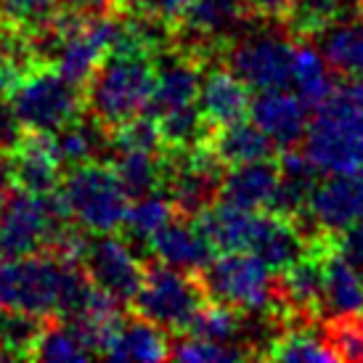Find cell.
Segmentation results:
<instances>
[{
  "mask_svg": "<svg viewBox=\"0 0 363 363\" xmlns=\"http://www.w3.org/2000/svg\"><path fill=\"white\" fill-rule=\"evenodd\" d=\"M93 281L77 262L51 252L0 257V308L24 311L40 318H67L91 292Z\"/></svg>",
  "mask_w": 363,
  "mask_h": 363,
  "instance_id": "cell-1",
  "label": "cell"
},
{
  "mask_svg": "<svg viewBox=\"0 0 363 363\" xmlns=\"http://www.w3.org/2000/svg\"><path fill=\"white\" fill-rule=\"evenodd\" d=\"M303 152L323 175L363 170V77H347L315 109Z\"/></svg>",
  "mask_w": 363,
  "mask_h": 363,
  "instance_id": "cell-2",
  "label": "cell"
},
{
  "mask_svg": "<svg viewBox=\"0 0 363 363\" xmlns=\"http://www.w3.org/2000/svg\"><path fill=\"white\" fill-rule=\"evenodd\" d=\"M154 85L157 67L152 53L111 51L85 82V111L111 130L149 109Z\"/></svg>",
  "mask_w": 363,
  "mask_h": 363,
  "instance_id": "cell-3",
  "label": "cell"
},
{
  "mask_svg": "<svg viewBox=\"0 0 363 363\" xmlns=\"http://www.w3.org/2000/svg\"><path fill=\"white\" fill-rule=\"evenodd\" d=\"M59 194L72 220L96 236L120 231L130 210V194L125 191L114 167H106L104 162L72 164L61 178Z\"/></svg>",
  "mask_w": 363,
  "mask_h": 363,
  "instance_id": "cell-4",
  "label": "cell"
},
{
  "mask_svg": "<svg viewBox=\"0 0 363 363\" xmlns=\"http://www.w3.org/2000/svg\"><path fill=\"white\" fill-rule=\"evenodd\" d=\"M24 130L56 133L85 109L82 88L69 82L51 64H35L6 99Z\"/></svg>",
  "mask_w": 363,
  "mask_h": 363,
  "instance_id": "cell-5",
  "label": "cell"
},
{
  "mask_svg": "<svg viewBox=\"0 0 363 363\" xmlns=\"http://www.w3.org/2000/svg\"><path fill=\"white\" fill-rule=\"evenodd\" d=\"M210 300H220L242 313H276V276L255 252H225L199 271Z\"/></svg>",
  "mask_w": 363,
  "mask_h": 363,
  "instance_id": "cell-6",
  "label": "cell"
},
{
  "mask_svg": "<svg viewBox=\"0 0 363 363\" xmlns=\"http://www.w3.org/2000/svg\"><path fill=\"white\" fill-rule=\"evenodd\" d=\"M72 220L59 189L53 194L13 191L6 196L0 210V257H24L45 252L53 231Z\"/></svg>",
  "mask_w": 363,
  "mask_h": 363,
  "instance_id": "cell-7",
  "label": "cell"
},
{
  "mask_svg": "<svg viewBox=\"0 0 363 363\" xmlns=\"http://www.w3.org/2000/svg\"><path fill=\"white\" fill-rule=\"evenodd\" d=\"M207 300L210 297L204 292L199 273L178 271V268L160 262V265L146 268L141 289L133 300V311L162 326L164 332L183 334L191 315Z\"/></svg>",
  "mask_w": 363,
  "mask_h": 363,
  "instance_id": "cell-8",
  "label": "cell"
},
{
  "mask_svg": "<svg viewBox=\"0 0 363 363\" xmlns=\"http://www.w3.org/2000/svg\"><path fill=\"white\" fill-rule=\"evenodd\" d=\"M292 51L294 43L273 35L242 38L225 45V64L252 91H273L292 82Z\"/></svg>",
  "mask_w": 363,
  "mask_h": 363,
  "instance_id": "cell-9",
  "label": "cell"
},
{
  "mask_svg": "<svg viewBox=\"0 0 363 363\" xmlns=\"http://www.w3.org/2000/svg\"><path fill=\"white\" fill-rule=\"evenodd\" d=\"M80 265L99 289L111 294L122 305L135 300L146 276V265L135 257V252L122 239H114L109 233H99L88 242Z\"/></svg>",
  "mask_w": 363,
  "mask_h": 363,
  "instance_id": "cell-10",
  "label": "cell"
},
{
  "mask_svg": "<svg viewBox=\"0 0 363 363\" xmlns=\"http://www.w3.org/2000/svg\"><path fill=\"white\" fill-rule=\"evenodd\" d=\"M363 218V170L329 172L315 183L308 202V215L313 228L326 233H340Z\"/></svg>",
  "mask_w": 363,
  "mask_h": 363,
  "instance_id": "cell-11",
  "label": "cell"
},
{
  "mask_svg": "<svg viewBox=\"0 0 363 363\" xmlns=\"http://www.w3.org/2000/svg\"><path fill=\"white\" fill-rule=\"evenodd\" d=\"M64 160L56 135L45 130H21L11 146V189L32 194H53L61 186Z\"/></svg>",
  "mask_w": 363,
  "mask_h": 363,
  "instance_id": "cell-12",
  "label": "cell"
},
{
  "mask_svg": "<svg viewBox=\"0 0 363 363\" xmlns=\"http://www.w3.org/2000/svg\"><path fill=\"white\" fill-rule=\"evenodd\" d=\"M157 67V85L149 104V114L162 117L172 109H181L189 104H196L199 88H202V67L204 61L186 51L181 45L170 43L167 48H162L154 59Z\"/></svg>",
  "mask_w": 363,
  "mask_h": 363,
  "instance_id": "cell-13",
  "label": "cell"
},
{
  "mask_svg": "<svg viewBox=\"0 0 363 363\" xmlns=\"http://www.w3.org/2000/svg\"><path fill=\"white\" fill-rule=\"evenodd\" d=\"M250 117L279 146V152L303 146L308 125H311L308 104L297 93H286L284 88L260 91V96L252 99Z\"/></svg>",
  "mask_w": 363,
  "mask_h": 363,
  "instance_id": "cell-14",
  "label": "cell"
},
{
  "mask_svg": "<svg viewBox=\"0 0 363 363\" xmlns=\"http://www.w3.org/2000/svg\"><path fill=\"white\" fill-rule=\"evenodd\" d=\"M262 215L265 210H244L225 199H218L194 220L215 250V255L252 252L257 233L262 228Z\"/></svg>",
  "mask_w": 363,
  "mask_h": 363,
  "instance_id": "cell-15",
  "label": "cell"
},
{
  "mask_svg": "<svg viewBox=\"0 0 363 363\" xmlns=\"http://www.w3.org/2000/svg\"><path fill=\"white\" fill-rule=\"evenodd\" d=\"M149 252L164 265L189 273L204 271L215 260V250L199 231L196 220L181 218V215H175L149 239Z\"/></svg>",
  "mask_w": 363,
  "mask_h": 363,
  "instance_id": "cell-16",
  "label": "cell"
},
{
  "mask_svg": "<svg viewBox=\"0 0 363 363\" xmlns=\"http://www.w3.org/2000/svg\"><path fill=\"white\" fill-rule=\"evenodd\" d=\"M250 91L252 88L239 74H233L228 67H215L202 77L196 106L202 109L204 120L218 130V128L247 120V114L252 109Z\"/></svg>",
  "mask_w": 363,
  "mask_h": 363,
  "instance_id": "cell-17",
  "label": "cell"
},
{
  "mask_svg": "<svg viewBox=\"0 0 363 363\" xmlns=\"http://www.w3.org/2000/svg\"><path fill=\"white\" fill-rule=\"evenodd\" d=\"M281 183V167L276 160L247 162L228 167L223 175L220 199L244 210H271Z\"/></svg>",
  "mask_w": 363,
  "mask_h": 363,
  "instance_id": "cell-18",
  "label": "cell"
},
{
  "mask_svg": "<svg viewBox=\"0 0 363 363\" xmlns=\"http://www.w3.org/2000/svg\"><path fill=\"white\" fill-rule=\"evenodd\" d=\"M172 345L167 342V332L143 315L122 318L106 342L104 358L111 361H167Z\"/></svg>",
  "mask_w": 363,
  "mask_h": 363,
  "instance_id": "cell-19",
  "label": "cell"
},
{
  "mask_svg": "<svg viewBox=\"0 0 363 363\" xmlns=\"http://www.w3.org/2000/svg\"><path fill=\"white\" fill-rule=\"evenodd\" d=\"M210 146L225 167H236V164H247V162L260 160H276L279 157V146L255 122L247 120L218 128V130L212 133Z\"/></svg>",
  "mask_w": 363,
  "mask_h": 363,
  "instance_id": "cell-20",
  "label": "cell"
},
{
  "mask_svg": "<svg viewBox=\"0 0 363 363\" xmlns=\"http://www.w3.org/2000/svg\"><path fill=\"white\" fill-rule=\"evenodd\" d=\"M323 262H326V313H329V318L363 313V273L337 252L334 233L326 244Z\"/></svg>",
  "mask_w": 363,
  "mask_h": 363,
  "instance_id": "cell-21",
  "label": "cell"
},
{
  "mask_svg": "<svg viewBox=\"0 0 363 363\" xmlns=\"http://www.w3.org/2000/svg\"><path fill=\"white\" fill-rule=\"evenodd\" d=\"M56 146L64 164L101 162L104 154L111 152V130L85 111L56 130Z\"/></svg>",
  "mask_w": 363,
  "mask_h": 363,
  "instance_id": "cell-22",
  "label": "cell"
},
{
  "mask_svg": "<svg viewBox=\"0 0 363 363\" xmlns=\"http://www.w3.org/2000/svg\"><path fill=\"white\" fill-rule=\"evenodd\" d=\"M292 85H294V93L308 104V109H318L332 96L334 88H337L334 85L332 64L326 61L323 53L311 48L305 43V38H300V43H294Z\"/></svg>",
  "mask_w": 363,
  "mask_h": 363,
  "instance_id": "cell-23",
  "label": "cell"
},
{
  "mask_svg": "<svg viewBox=\"0 0 363 363\" xmlns=\"http://www.w3.org/2000/svg\"><path fill=\"white\" fill-rule=\"evenodd\" d=\"M111 167L133 199L164 191V178H167L164 152H114Z\"/></svg>",
  "mask_w": 363,
  "mask_h": 363,
  "instance_id": "cell-24",
  "label": "cell"
},
{
  "mask_svg": "<svg viewBox=\"0 0 363 363\" xmlns=\"http://www.w3.org/2000/svg\"><path fill=\"white\" fill-rule=\"evenodd\" d=\"M96 358L93 345L85 340V334L67 318L51 315L35 350H32V361H91Z\"/></svg>",
  "mask_w": 363,
  "mask_h": 363,
  "instance_id": "cell-25",
  "label": "cell"
},
{
  "mask_svg": "<svg viewBox=\"0 0 363 363\" xmlns=\"http://www.w3.org/2000/svg\"><path fill=\"white\" fill-rule=\"evenodd\" d=\"M260 358L268 361H286V363H332L340 361L326 340H318L311 332V326H286L279 337H273L268 347L260 353Z\"/></svg>",
  "mask_w": 363,
  "mask_h": 363,
  "instance_id": "cell-26",
  "label": "cell"
},
{
  "mask_svg": "<svg viewBox=\"0 0 363 363\" xmlns=\"http://www.w3.org/2000/svg\"><path fill=\"white\" fill-rule=\"evenodd\" d=\"M157 120H160L164 152H189V149H196L202 143H210L212 133H215V128L204 120L202 109L196 104L172 109L167 114L157 117Z\"/></svg>",
  "mask_w": 363,
  "mask_h": 363,
  "instance_id": "cell-27",
  "label": "cell"
},
{
  "mask_svg": "<svg viewBox=\"0 0 363 363\" xmlns=\"http://www.w3.org/2000/svg\"><path fill=\"white\" fill-rule=\"evenodd\" d=\"M321 51L342 77H363V21L332 24L321 32Z\"/></svg>",
  "mask_w": 363,
  "mask_h": 363,
  "instance_id": "cell-28",
  "label": "cell"
},
{
  "mask_svg": "<svg viewBox=\"0 0 363 363\" xmlns=\"http://www.w3.org/2000/svg\"><path fill=\"white\" fill-rule=\"evenodd\" d=\"M244 315L239 308H233L220 300H207L199 311L191 315L189 326L183 329L186 337H199V340H212L220 345H239V334L244 329Z\"/></svg>",
  "mask_w": 363,
  "mask_h": 363,
  "instance_id": "cell-29",
  "label": "cell"
},
{
  "mask_svg": "<svg viewBox=\"0 0 363 363\" xmlns=\"http://www.w3.org/2000/svg\"><path fill=\"white\" fill-rule=\"evenodd\" d=\"M45 321L48 318L32 315V313L0 308V347L11 355V361L16 358L32 361V350L40 340Z\"/></svg>",
  "mask_w": 363,
  "mask_h": 363,
  "instance_id": "cell-30",
  "label": "cell"
},
{
  "mask_svg": "<svg viewBox=\"0 0 363 363\" xmlns=\"http://www.w3.org/2000/svg\"><path fill=\"white\" fill-rule=\"evenodd\" d=\"M162 191L157 194H146V196H138V202L130 204L128 210V218H125V231L130 239L135 242H149L154 233L160 231L162 225L175 218V207L167 196H160Z\"/></svg>",
  "mask_w": 363,
  "mask_h": 363,
  "instance_id": "cell-31",
  "label": "cell"
},
{
  "mask_svg": "<svg viewBox=\"0 0 363 363\" xmlns=\"http://www.w3.org/2000/svg\"><path fill=\"white\" fill-rule=\"evenodd\" d=\"M345 0H294L292 13L286 19V30L294 38H318L323 30L337 24Z\"/></svg>",
  "mask_w": 363,
  "mask_h": 363,
  "instance_id": "cell-32",
  "label": "cell"
},
{
  "mask_svg": "<svg viewBox=\"0 0 363 363\" xmlns=\"http://www.w3.org/2000/svg\"><path fill=\"white\" fill-rule=\"evenodd\" d=\"M114 152H164L160 120L149 111H141L111 128V154Z\"/></svg>",
  "mask_w": 363,
  "mask_h": 363,
  "instance_id": "cell-33",
  "label": "cell"
},
{
  "mask_svg": "<svg viewBox=\"0 0 363 363\" xmlns=\"http://www.w3.org/2000/svg\"><path fill=\"white\" fill-rule=\"evenodd\" d=\"M323 340L340 361H363V313L332 315L323 323Z\"/></svg>",
  "mask_w": 363,
  "mask_h": 363,
  "instance_id": "cell-34",
  "label": "cell"
},
{
  "mask_svg": "<svg viewBox=\"0 0 363 363\" xmlns=\"http://www.w3.org/2000/svg\"><path fill=\"white\" fill-rule=\"evenodd\" d=\"M170 358L186 363H210V361H244L255 358L252 350L236 347V345H220L212 340H199V337H183L178 345H172Z\"/></svg>",
  "mask_w": 363,
  "mask_h": 363,
  "instance_id": "cell-35",
  "label": "cell"
},
{
  "mask_svg": "<svg viewBox=\"0 0 363 363\" xmlns=\"http://www.w3.org/2000/svg\"><path fill=\"white\" fill-rule=\"evenodd\" d=\"M59 11V0H0V21L35 30Z\"/></svg>",
  "mask_w": 363,
  "mask_h": 363,
  "instance_id": "cell-36",
  "label": "cell"
},
{
  "mask_svg": "<svg viewBox=\"0 0 363 363\" xmlns=\"http://www.w3.org/2000/svg\"><path fill=\"white\" fill-rule=\"evenodd\" d=\"M135 3L143 6L149 13H154L157 19L164 21L172 30V35L183 24V19L189 16V11L194 6V0H135Z\"/></svg>",
  "mask_w": 363,
  "mask_h": 363,
  "instance_id": "cell-37",
  "label": "cell"
},
{
  "mask_svg": "<svg viewBox=\"0 0 363 363\" xmlns=\"http://www.w3.org/2000/svg\"><path fill=\"white\" fill-rule=\"evenodd\" d=\"M334 247L345 260L363 273V218L347 225L345 231L334 233Z\"/></svg>",
  "mask_w": 363,
  "mask_h": 363,
  "instance_id": "cell-38",
  "label": "cell"
},
{
  "mask_svg": "<svg viewBox=\"0 0 363 363\" xmlns=\"http://www.w3.org/2000/svg\"><path fill=\"white\" fill-rule=\"evenodd\" d=\"M6 99H0V146L3 149H11L13 143L19 141V135H21V128L19 120L13 117V111H11L9 104H3Z\"/></svg>",
  "mask_w": 363,
  "mask_h": 363,
  "instance_id": "cell-39",
  "label": "cell"
},
{
  "mask_svg": "<svg viewBox=\"0 0 363 363\" xmlns=\"http://www.w3.org/2000/svg\"><path fill=\"white\" fill-rule=\"evenodd\" d=\"M64 6L88 11V13H101V11L114 9V6H117V0H64Z\"/></svg>",
  "mask_w": 363,
  "mask_h": 363,
  "instance_id": "cell-40",
  "label": "cell"
},
{
  "mask_svg": "<svg viewBox=\"0 0 363 363\" xmlns=\"http://www.w3.org/2000/svg\"><path fill=\"white\" fill-rule=\"evenodd\" d=\"M6 186H11V183L0 178V210H3V204H6V196H9V194H6Z\"/></svg>",
  "mask_w": 363,
  "mask_h": 363,
  "instance_id": "cell-41",
  "label": "cell"
},
{
  "mask_svg": "<svg viewBox=\"0 0 363 363\" xmlns=\"http://www.w3.org/2000/svg\"><path fill=\"white\" fill-rule=\"evenodd\" d=\"M358 11H361V16H363V0H358Z\"/></svg>",
  "mask_w": 363,
  "mask_h": 363,
  "instance_id": "cell-42",
  "label": "cell"
}]
</instances>
